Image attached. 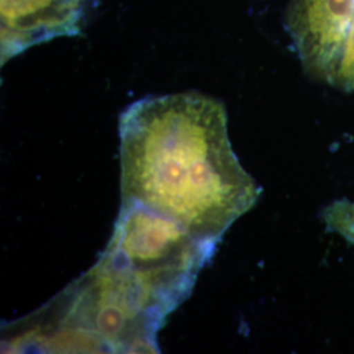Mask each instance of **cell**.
I'll use <instances>...</instances> for the list:
<instances>
[{
  "label": "cell",
  "instance_id": "5",
  "mask_svg": "<svg viewBox=\"0 0 354 354\" xmlns=\"http://www.w3.org/2000/svg\"><path fill=\"white\" fill-rule=\"evenodd\" d=\"M322 219L329 231L354 245V203L339 200L330 203L323 210Z\"/></svg>",
  "mask_w": 354,
  "mask_h": 354
},
{
  "label": "cell",
  "instance_id": "2",
  "mask_svg": "<svg viewBox=\"0 0 354 354\" xmlns=\"http://www.w3.org/2000/svg\"><path fill=\"white\" fill-rule=\"evenodd\" d=\"M215 248L172 219L137 203H122L100 259L130 279L167 319L189 297Z\"/></svg>",
  "mask_w": 354,
  "mask_h": 354
},
{
  "label": "cell",
  "instance_id": "1",
  "mask_svg": "<svg viewBox=\"0 0 354 354\" xmlns=\"http://www.w3.org/2000/svg\"><path fill=\"white\" fill-rule=\"evenodd\" d=\"M121 198L218 243L260 198L228 137L225 105L198 92L145 97L120 117Z\"/></svg>",
  "mask_w": 354,
  "mask_h": 354
},
{
  "label": "cell",
  "instance_id": "3",
  "mask_svg": "<svg viewBox=\"0 0 354 354\" xmlns=\"http://www.w3.org/2000/svg\"><path fill=\"white\" fill-rule=\"evenodd\" d=\"M354 19V0H291L289 30L310 75L330 83Z\"/></svg>",
  "mask_w": 354,
  "mask_h": 354
},
{
  "label": "cell",
  "instance_id": "4",
  "mask_svg": "<svg viewBox=\"0 0 354 354\" xmlns=\"http://www.w3.org/2000/svg\"><path fill=\"white\" fill-rule=\"evenodd\" d=\"M91 0H0L1 64L53 38L82 32Z\"/></svg>",
  "mask_w": 354,
  "mask_h": 354
}]
</instances>
